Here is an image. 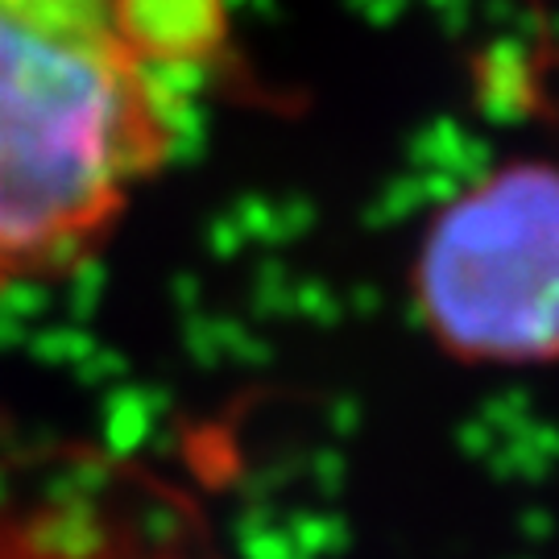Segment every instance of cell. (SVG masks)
Wrapping results in <instances>:
<instances>
[{"instance_id":"1","label":"cell","mask_w":559,"mask_h":559,"mask_svg":"<svg viewBox=\"0 0 559 559\" xmlns=\"http://www.w3.org/2000/svg\"><path fill=\"white\" fill-rule=\"evenodd\" d=\"M228 38V0H0V295L100 258Z\"/></svg>"},{"instance_id":"2","label":"cell","mask_w":559,"mask_h":559,"mask_svg":"<svg viewBox=\"0 0 559 559\" xmlns=\"http://www.w3.org/2000/svg\"><path fill=\"white\" fill-rule=\"evenodd\" d=\"M415 302L460 360H559V166L510 162L443 203L415 258Z\"/></svg>"}]
</instances>
